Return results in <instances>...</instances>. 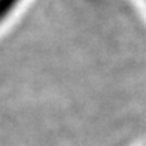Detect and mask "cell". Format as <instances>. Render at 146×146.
<instances>
[{
    "mask_svg": "<svg viewBox=\"0 0 146 146\" xmlns=\"http://www.w3.org/2000/svg\"><path fill=\"white\" fill-rule=\"evenodd\" d=\"M19 0H0V21L17 6Z\"/></svg>",
    "mask_w": 146,
    "mask_h": 146,
    "instance_id": "obj_1",
    "label": "cell"
}]
</instances>
